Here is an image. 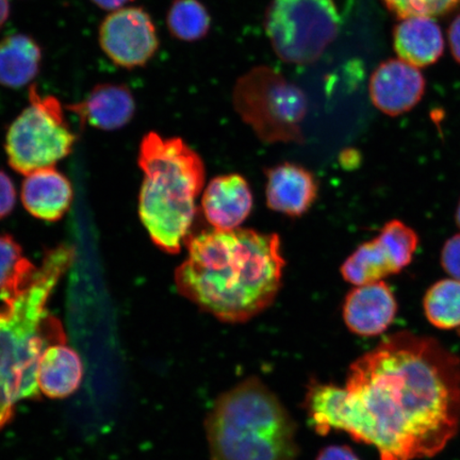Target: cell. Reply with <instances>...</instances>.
<instances>
[{
    "instance_id": "6da1fadb",
    "label": "cell",
    "mask_w": 460,
    "mask_h": 460,
    "mask_svg": "<svg viewBox=\"0 0 460 460\" xmlns=\"http://www.w3.org/2000/svg\"><path fill=\"white\" fill-rule=\"evenodd\" d=\"M305 408L316 433L347 431L381 460L431 458L460 429V358L433 337L396 332L350 365L344 388L313 379Z\"/></svg>"
},
{
    "instance_id": "7a4b0ae2",
    "label": "cell",
    "mask_w": 460,
    "mask_h": 460,
    "mask_svg": "<svg viewBox=\"0 0 460 460\" xmlns=\"http://www.w3.org/2000/svg\"><path fill=\"white\" fill-rule=\"evenodd\" d=\"M178 292L224 323H244L271 306L286 261L280 238L252 229H212L188 238Z\"/></svg>"
},
{
    "instance_id": "3957f363",
    "label": "cell",
    "mask_w": 460,
    "mask_h": 460,
    "mask_svg": "<svg viewBox=\"0 0 460 460\" xmlns=\"http://www.w3.org/2000/svg\"><path fill=\"white\" fill-rule=\"evenodd\" d=\"M74 258V247L57 246L46 252L41 266L0 293V395L14 402L41 398L40 359L50 345L66 342L48 303Z\"/></svg>"
},
{
    "instance_id": "277c9868",
    "label": "cell",
    "mask_w": 460,
    "mask_h": 460,
    "mask_svg": "<svg viewBox=\"0 0 460 460\" xmlns=\"http://www.w3.org/2000/svg\"><path fill=\"white\" fill-rule=\"evenodd\" d=\"M144 180L139 215L159 249L177 254L186 244L197 215V199L205 185L203 159L181 137L151 131L140 144Z\"/></svg>"
},
{
    "instance_id": "5b68a950",
    "label": "cell",
    "mask_w": 460,
    "mask_h": 460,
    "mask_svg": "<svg viewBox=\"0 0 460 460\" xmlns=\"http://www.w3.org/2000/svg\"><path fill=\"white\" fill-rule=\"evenodd\" d=\"M205 425L211 460H296L298 456L295 420L255 376L218 396Z\"/></svg>"
},
{
    "instance_id": "8992f818",
    "label": "cell",
    "mask_w": 460,
    "mask_h": 460,
    "mask_svg": "<svg viewBox=\"0 0 460 460\" xmlns=\"http://www.w3.org/2000/svg\"><path fill=\"white\" fill-rule=\"evenodd\" d=\"M234 111L262 142H305L302 123L308 102L304 91L268 66H258L238 79L233 92Z\"/></svg>"
},
{
    "instance_id": "52a82bcc",
    "label": "cell",
    "mask_w": 460,
    "mask_h": 460,
    "mask_svg": "<svg viewBox=\"0 0 460 460\" xmlns=\"http://www.w3.org/2000/svg\"><path fill=\"white\" fill-rule=\"evenodd\" d=\"M76 140L61 102L54 95L42 96L32 84L28 90V106L8 129L5 152L11 168L27 176L54 168L58 161L72 153Z\"/></svg>"
},
{
    "instance_id": "ba28073f",
    "label": "cell",
    "mask_w": 460,
    "mask_h": 460,
    "mask_svg": "<svg viewBox=\"0 0 460 460\" xmlns=\"http://www.w3.org/2000/svg\"><path fill=\"white\" fill-rule=\"evenodd\" d=\"M341 15L333 0H272L264 29L279 59L310 65L335 41Z\"/></svg>"
},
{
    "instance_id": "9c48e42d",
    "label": "cell",
    "mask_w": 460,
    "mask_h": 460,
    "mask_svg": "<svg viewBox=\"0 0 460 460\" xmlns=\"http://www.w3.org/2000/svg\"><path fill=\"white\" fill-rule=\"evenodd\" d=\"M419 243L418 234L404 222L389 221L377 237L359 245L343 262V279L362 286L399 274L411 263Z\"/></svg>"
},
{
    "instance_id": "30bf717a",
    "label": "cell",
    "mask_w": 460,
    "mask_h": 460,
    "mask_svg": "<svg viewBox=\"0 0 460 460\" xmlns=\"http://www.w3.org/2000/svg\"><path fill=\"white\" fill-rule=\"evenodd\" d=\"M99 43L102 53L115 66L135 70L151 62L160 41L151 14L142 7L128 5L109 13L103 19Z\"/></svg>"
},
{
    "instance_id": "8fae6325",
    "label": "cell",
    "mask_w": 460,
    "mask_h": 460,
    "mask_svg": "<svg viewBox=\"0 0 460 460\" xmlns=\"http://www.w3.org/2000/svg\"><path fill=\"white\" fill-rule=\"evenodd\" d=\"M425 79L418 67L401 59L381 63L370 79V97L378 111L398 117L415 108L422 100Z\"/></svg>"
},
{
    "instance_id": "7c38bea8",
    "label": "cell",
    "mask_w": 460,
    "mask_h": 460,
    "mask_svg": "<svg viewBox=\"0 0 460 460\" xmlns=\"http://www.w3.org/2000/svg\"><path fill=\"white\" fill-rule=\"evenodd\" d=\"M398 313V303L384 280L356 286L343 305L348 329L361 337H376L386 332Z\"/></svg>"
},
{
    "instance_id": "4fadbf2b",
    "label": "cell",
    "mask_w": 460,
    "mask_h": 460,
    "mask_svg": "<svg viewBox=\"0 0 460 460\" xmlns=\"http://www.w3.org/2000/svg\"><path fill=\"white\" fill-rule=\"evenodd\" d=\"M83 125L112 131L125 128L136 113L134 93L128 85L103 83L92 88L83 101L66 107Z\"/></svg>"
},
{
    "instance_id": "5bb4252c",
    "label": "cell",
    "mask_w": 460,
    "mask_h": 460,
    "mask_svg": "<svg viewBox=\"0 0 460 460\" xmlns=\"http://www.w3.org/2000/svg\"><path fill=\"white\" fill-rule=\"evenodd\" d=\"M266 197L270 209L289 217H301L318 197V181L301 165L286 163L266 170Z\"/></svg>"
},
{
    "instance_id": "9a60e30c",
    "label": "cell",
    "mask_w": 460,
    "mask_h": 460,
    "mask_svg": "<svg viewBox=\"0 0 460 460\" xmlns=\"http://www.w3.org/2000/svg\"><path fill=\"white\" fill-rule=\"evenodd\" d=\"M206 220L214 229H237L252 208L249 182L239 174L214 178L206 187L201 199Z\"/></svg>"
},
{
    "instance_id": "2e32d148",
    "label": "cell",
    "mask_w": 460,
    "mask_h": 460,
    "mask_svg": "<svg viewBox=\"0 0 460 460\" xmlns=\"http://www.w3.org/2000/svg\"><path fill=\"white\" fill-rule=\"evenodd\" d=\"M72 199L71 182L55 168L33 172L22 182V205L40 220L59 221L70 209Z\"/></svg>"
},
{
    "instance_id": "e0dca14e",
    "label": "cell",
    "mask_w": 460,
    "mask_h": 460,
    "mask_svg": "<svg viewBox=\"0 0 460 460\" xmlns=\"http://www.w3.org/2000/svg\"><path fill=\"white\" fill-rule=\"evenodd\" d=\"M394 45L400 59L415 67L434 65L445 50V39L433 17L402 19L394 31Z\"/></svg>"
},
{
    "instance_id": "ac0fdd59",
    "label": "cell",
    "mask_w": 460,
    "mask_h": 460,
    "mask_svg": "<svg viewBox=\"0 0 460 460\" xmlns=\"http://www.w3.org/2000/svg\"><path fill=\"white\" fill-rule=\"evenodd\" d=\"M84 367L82 358L66 342L46 349L38 367V386L49 399L62 400L82 386Z\"/></svg>"
},
{
    "instance_id": "d6986e66",
    "label": "cell",
    "mask_w": 460,
    "mask_h": 460,
    "mask_svg": "<svg viewBox=\"0 0 460 460\" xmlns=\"http://www.w3.org/2000/svg\"><path fill=\"white\" fill-rule=\"evenodd\" d=\"M41 46L25 33H14L0 41V85L22 89L31 85L41 71Z\"/></svg>"
},
{
    "instance_id": "ffe728a7",
    "label": "cell",
    "mask_w": 460,
    "mask_h": 460,
    "mask_svg": "<svg viewBox=\"0 0 460 460\" xmlns=\"http://www.w3.org/2000/svg\"><path fill=\"white\" fill-rule=\"evenodd\" d=\"M425 316L439 330L460 329V281L441 279L429 288L423 298Z\"/></svg>"
},
{
    "instance_id": "44dd1931",
    "label": "cell",
    "mask_w": 460,
    "mask_h": 460,
    "mask_svg": "<svg viewBox=\"0 0 460 460\" xmlns=\"http://www.w3.org/2000/svg\"><path fill=\"white\" fill-rule=\"evenodd\" d=\"M166 26L172 37L182 42H197L209 32L211 17L199 0H172Z\"/></svg>"
},
{
    "instance_id": "7402d4cb",
    "label": "cell",
    "mask_w": 460,
    "mask_h": 460,
    "mask_svg": "<svg viewBox=\"0 0 460 460\" xmlns=\"http://www.w3.org/2000/svg\"><path fill=\"white\" fill-rule=\"evenodd\" d=\"M36 268L22 255L19 243L9 234L0 235V293L13 288Z\"/></svg>"
},
{
    "instance_id": "603a6c76",
    "label": "cell",
    "mask_w": 460,
    "mask_h": 460,
    "mask_svg": "<svg viewBox=\"0 0 460 460\" xmlns=\"http://www.w3.org/2000/svg\"><path fill=\"white\" fill-rule=\"evenodd\" d=\"M391 13L399 19L413 16L435 17L451 13L460 0H382Z\"/></svg>"
},
{
    "instance_id": "cb8c5ba5",
    "label": "cell",
    "mask_w": 460,
    "mask_h": 460,
    "mask_svg": "<svg viewBox=\"0 0 460 460\" xmlns=\"http://www.w3.org/2000/svg\"><path fill=\"white\" fill-rule=\"evenodd\" d=\"M441 266L451 279L460 281V234H454L442 247Z\"/></svg>"
},
{
    "instance_id": "d4e9b609",
    "label": "cell",
    "mask_w": 460,
    "mask_h": 460,
    "mask_svg": "<svg viewBox=\"0 0 460 460\" xmlns=\"http://www.w3.org/2000/svg\"><path fill=\"white\" fill-rule=\"evenodd\" d=\"M16 201V192L13 181L0 171V220L13 212Z\"/></svg>"
},
{
    "instance_id": "484cf974",
    "label": "cell",
    "mask_w": 460,
    "mask_h": 460,
    "mask_svg": "<svg viewBox=\"0 0 460 460\" xmlns=\"http://www.w3.org/2000/svg\"><path fill=\"white\" fill-rule=\"evenodd\" d=\"M315 460H360L348 446H330L321 450Z\"/></svg>"
},
{
    "instance_id": "4316f807",
    "label": "cell",
    "mask_w": 460,
    "mask_h": 460,
    "mask_svg": "<svg viewBox=\"0 0 460 460\" xmlns=\"http://www.w3.org/2000/svg\"><path fill=\"white\" fill-rule=\"evenodd\" d=\"M447 36L454 59L460 63V14L452 22Z\"/></svg>"
},
{
    "instance_id": "83f0119b",
    "label": "cell",
    "mask_w": 460,
    "mask_h": 460,
    "mask_svg": "<svg viewBox=\"0 0 460 460\" xmlns=\"http://www.w3.org/2000/svg\"><path fill=\"white\" fill-rule=\"evenodd\" d=\"M132 2H134V0H91V3L94 4L97 8L108 11V13L128 7Z\"/></svg>"
},
{
    "instance_id": "f1b7e54d",
    "label": "cell",
    "mask_w": 460,
    "mask_h": 460,
    "mask_svg": "<svg viewBox=\"0 0 460 460\" xmlns=\"http://www.w3.org/2000/svg\"><path fill=\"white\" fill-rule=\"evenodd\" d=\"M11 14L10 0H0V29L7 22Z\"/></svg>"
},
{
    "instance_id": "f546056e",
    "label": "cell",
    "mask_w": 460,
    "mask_h": 460,
    "mask_svg": "<svg viewBox=\"0 0 460 460\" xmlns=\"http://www.w3.org/2000/svg\"><path fill=\"white\" fill-rule=\"evenodd\" d=\"M456 220L457 226L460 228V200H459L457 209H456Z\"/></svg>"
},
{
    "instance_id": "4dcf8cb0",
    "label": "cell",
    "mask_w": 460,
    "mask_h": 460,
    "mask_svg": "<svg viewBox=\"0 0 460 460\" xmlns=\"http://www.w3.org/2000/svg\"><path fill=\"white\" fill-rule=\"evenodd\" d=\"M458 335L460 336V329L458 330Z\"/></svg>"
}]
</instances>
